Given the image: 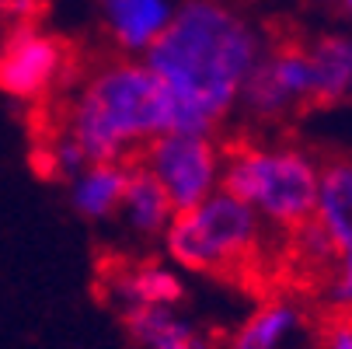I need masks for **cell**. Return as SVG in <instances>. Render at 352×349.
<instances>
[{
	"mask_svg": "<svg viewBox=\"0 0 352 349\" xmlns=\"http://www.w3.org/2000/svg\"><path fill=\"white\" fill-rule=\"evenodd\" d=\"M105 283L122 315L133 308H178L185 297L182 279L161 262H122L116 273L105 276Z\"/></svg>",
	"mask_w": 352,
	"mask_h": 349,
	"instance_id": "cell-9",
	"label": "cell"
},
{
	"mask_svg": "<svg viewBox=\"0 0 352 349\" xmlns=\"http://www.w3.org/2000/svg\"><path fill=\"white\" fill-rule=\"evenodd\" d=\"M119 210L126 213L129 231H136L140 237L164 234L171 217H175V207H171L168 192L161 189V182L140 161H129V178H126V192H122Z\"/></svg>",
	"mask_w": 352,
	"mask_h": 349,
	"instance_id": "cell-11",
	"label": "cell"
},
{
	"mask_svg": "<svg viewBox=\"0 0 352 349\" xmlns=\"http://www.w3.org/2000/svg\"><path fill=\"white\" fill-rule=\"evenodd\" d=\"M168 255L192 273H241L262 244V217L227 189H213L203 203L178 210L164 231Z\"/></svg>",
	"mask_w": 352,
	"mask_h": 349,
	"instance_id": "cell-4",
	"label": "cell"
},
{
	"mask_svg": "<svg viewBox=\"0 0 352 349\" xmlns=\"http://www.w3.org/2000/svg\"><path fill=\"white\" fill-rule=\"evenodd\" d=\"M349 91H352V81H349Z\"/></svg>",
	"mask_w": 352,
	"mask_h": 349,
	"instance_id": "cell-18",
	"label": "cell"
},
{
	"mask_svg": "<svg viewBox=\"0 0 352 349\" xmlns=\"http://www.w3.org/2000/svg\"><path fill=\"white\" fill-rule=\"evenodd\" d=\"M116 42L129 53H146L171 21L168 0H102Z\"/></svg>",
	"mask_w": 352,
	"mask_h": 349,
	"instance_id": "cell-12",
	"label": "cell"
},
{
	"mask_svg": "<svg viewBox=\"0 0 352 349\" xmlns=\"http://www.w3.org/2000/svg\"><path fill=\"white\" fill-rule=\"evenodd\" d=\"M255 63L258 39L213 0L185 4L146 49V67L171 98V129L182 133H213Z\"/></svg>",
	"mask_w": 352,
	"mask_h": 349,
	"instance_id": "cell-1",
	"label": "cell"
},
{
	"mask_svg": "<svg viewBox=\"0 0 352 349\" xmlns=\"http://www.w3.org/2000/svg\"><path fill=\"white\" fill-rule=\"evenodd\" d=\"M314 220L335 248V262L321 279V301L328 311L352 315V158H331L321 168Z\"/></svg>",
	"mask_w": 352,
	"mask_h": 349,
	"instance_id": "cell-6",
	"label": "cell"
},
{
	"mask_svg": "<svg viewBox=\"0 0 352 349\" xmlns=\"http://www.w3.org/2000/svg\"><path fill=\"white\" fill-rule=\"evenodd\" d=\"M241 98L262 119L289 116V112L314 105L311 49L307 45H283L269 60L258 56L255 70L248 74V81L241 87Z\"/></svg>",
	"mask_w": 352,
	"mask_h": 349,
	"instance_id": "cell-7",
	"label": "cell"
},
{
	"mask_svg": "<svg viewBox=\"0 0 352 349\" xmlns=\"http://www.w3.org/2000/svg\"><path fill=\"white\" fill-rule=\"evenodd\" d=\"M122 325L136 349H217L213 335L175 308H133L122 315Z\"/></svg>",
	"mask_w": 352,
	"mask_h": 349,
	"instance_id": "cell-10",
	"label": "cell"
},
{
	"mask_svg": "<svg viewBox=\"0 0 352 349\" xmlns=\"http://www.w3.org/2000/svg\"><path fill=\"white\" fill-rule=\"evenodd\" d=\"M318 349H352V315L349 311H328L318 332Z\"/></svg>",
	"mask_w": 352,
	"mask_h": 349,
	"instance_id": "cell-16",
	"label": "cell"
},
{
	"mask_svg": "<svg viewBox=\"0 0 352 349\" xmlns=\"http://www.w3.org/2000/svg\"><path fill=\"white\" fill-rule=\"evenodd\" d=\"M171 129V98L146 63L112 60L98 67L70 105L67 133L87 161H136Z\"/></svg>",
	"mask_w": 352,
	"mask_h": 349,
	"instance_id": "cell-2",
	"label": "cell"
},
{
	"mask_svg": "<svg viewBox=\"0 0 352 349\" xmlns=\"http://www.w3.org/2000/svg\"><path fill=\"white\" fill-rule=\"evenodd\" d=\"M220 185L244 199L262 220L293 231L314 217L321 168L293 147L241 143L223 154Z\"/></svg>",
	"mask_w": 352,
	"mask_h": 349,
	"instance_id": "cell-3",
	"label": "cell"
},
{
	"mask_svg": "<svg viewBox=\"0 0 352 349\" xmlns=\"http://www.w3.org/2000/svg\"><path fill=\"white\" fill-rule=\"evenodd\" d=\"M129 178V161H91L74 175V210L87 220H105L119 210Z\"/></svg>",
	"mask_w": 352,
	"mask_h": 349,
	"instance_id": "cell-13",
	"label": "cell"
},
{
	"mask_svg": "<svg viewBox=\"0 0 352 349\" xmlns=\"http://www.w3.org/2000/svg\"><path fill=\"white\" fill-rule=\"evenodd\" d=\"M307 49H311V67H314V105L338 102L352 81V42L321 39Z\"/></svg>",
	"mask_w": 352,
	"mask_h": 349,
	"instance_id": "cell-15",
	"label": "cell"
},
{
	"mask_svg": "<svg viewBox=\"0 0 352 349\" xmlns=\"http://www.w3.org/2000/svg\"><path fill=\"white\" fill-rule=\"evenodd\" d=\"M63 67L67 49L60 39L21 28L0 45V91L18 102H38L60 81Z\"/></svg>",
	"mask_w": 352,
	"mask_h": 349,
	"instance_id": "cell-8",
	"label": "cell"
},
{
	"mask_svg": "<svg viewBox=\"0 0 352 349\" xmlns=\"http://www.w3.org/2000/svg\"><path fill=\"white\" fill-rule=\"evenodd\" d=\"M345 8H349V11H352V0H345Z\"/></svg>",
	"mask_w": 352,
	"mask_h": 349,
	"instance_id": "cell-17",
	"label": "cell"
},
{
	"mask_svg": "<svg viewBox=\"0 0 352 349\" xmlns=\"http://www.w3.org/2000/svg\"><path fill=\"white\" fill-rule=\"evenodd\" d=\"M304 335V315L289 301H269L230 339V349H293Z\"/></svg>",
	"mask_w": 352,
	"mask_h": 349,
	"instance_id": "cell-14",
	"label": "cell"
},
{
	"mask_svg": "<svg viewBox=\"0 0 352 349\" xmlns=\"http://www.w3.org/2000/svg\"><path fill=\"white\" fill-rule=\"evenodd\" d=\"M136 161L161 182L175 213L203 203L220 185L223 171V154L210 140V133H182V129H168L157 140H150Z\"/></svg>",
	"mask_w": 352,
	"mask_h": 349,
	"instance_id": "cell-5",
	"label": "cell"
}]
</instances>
